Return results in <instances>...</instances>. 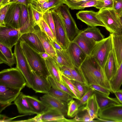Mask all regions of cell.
Listing matches in <instances>:
<instances>
[{"label":"cell","mask_w":122,"mask_h":122,"mask_svg":"<svg viewBox=\"0 0 122 122\" xmlns=\"http://www.w3.org/2000/svg\"><path fill=\"white\" fill-rule=\"evenodd\" d=\"M113 0H98L95 7L100 10L102 9L113 8Z\"/></svg>","instance_id":"ab89813d"},{"label":"cell","mask_w":122,"mask_h":122,"mask_svg":"<svg viewBox=\"0 0 122 122\" xmlns=\"http://www.w3.org/2000/svg\"><path fill=\"white\" fill-rule=\"evenodd\" d=\"M53 97L66 103L73 98L67 93L51 87L48 93Z\"/></svg>","instance_id":"d6a6232c"},{"label":"cell","mask_w":122,"mask_h":122,"mask_svg":"<svg viewBox=\"0 0 122 122\" xmlns=\"http://www.w3.org/2000/svg\"><path fill=\"white\" fill-rule=\"evenodd\" d=\"M26 115H24L21 116H17L16 117L13 118H9L6 116L3 115H0V122H12V120H13L14 119L17 117H20L21 116H25Z\"/></svg>","instance_id":"db71d44e"},{"label":"cell","mask_w":122,"mask_h":122,"mask_svg":"<svg viewBox=\"0 0 122 122\" xmlns=\"http://www.w3.org/2000/svg\"><path fill=\"white\" fill-rule=\"evenodd\" d=\"M51 44L54 48L56 49L61 50L63 49L55 41L50 40Z\"/></svg>","instance_id":"9f6ffc18"},{"label":"cell","mask_w":122,"mask_h":122,"mask_svg":"<svg viewBox=\"0 0 122 122\" xmlns=\"http://www.w3.org/2000/svg\"><path fill=\"white\" fill-rule=\"evenodd\" d=\"M32 33L38 36L46 52L56 60L57 56L56 50L53 47L50 40L46 34L42 31L37 25L35 27Z\"/></svg>","instance_id":"d6986e66"},{"label":"cell","mask_w":122,"mask_h":122,"mask_svg":"<svg viewBox=\"0 0 122 122\" xmlns=\"http://www.w3.org/2000/svg\"><path fill=\"white\" fill-rule=\"evenodd\" d=\"M19 44L30 68L37 74L47 79L50 74L45 61L38 52L20 39Z\"/></svg>","instance_id":"7a4b0ae2"},{"label":"cell","mask_w":122,"mask_h":122,"mask_svg":"<svg viewBox=\"0 0 122 122\" xmlns=\"http://www.w3.org/2000/svg\"><path fill=\"white\" fill-rule=\"evenodd\" d=\"M79 34L95 42L105 38L100 30L96 27H88L80 30Z\"/></svg>","instance_id":"4316f807"},{"label":"cell","mask_w":122,"mask_h":122,"mask_svg":"<svg viewBox=\"0 0 122 122\" xmlns=\"http://www.w3.org/2000/svg\"><path fill=\"white\" fill-rule=\"evenodd\" d=\"M14 102L19 113L26 115L35 114L22 92H20Z\"/></svg>","instance_id":"7402d4cb"},{"label":"cell","mask_w":122,"mask_h":122,"mask_svg":"<svg viewBox=\"0 0 122 122\" xmlns=\"http://www.w3.org/2000/svg\"><path fill=\"white\" fill-rule=\"evenodd\" d=\"M38 53L41 57L45 60L50 56L46 52H38Z\"/></svg>","instance_id":"6f0895ef"},{"label":"cell","mask_w":122,"mask_h":122,"mask_svg":"<svg viewBox=\"0 0 122 122\" xmlns=\"http://www.w3.org/2000/svg\"><path fill=\"white\" fill-rule=\"evenodd\" d=\"M98 117L113 122H122V104L115 105L99 110Z\"/></svg>","instance_id":"8fae6325"},{"label":"cell","mask_w":122,"mask_h":122,"mask_svg":"<svg viewBox=\"0 0 122 122\" xmlns=\"http://www.w3.org/2000/svg\"><path fill=\"white\" fill-rule=\"evenodd\" d=\"M113 8L120 17L122 15V0H113Z\"/></svg>","instance_id":"7dc6e473"},{"label":"cell","mask_w":122,"mask_h":122,"mask_svg":"<svg viewBox=\"0 0 122 122\" xmlns=\"http://www.w3.org/2000/svg\"><path fill=\"white\" fill-rule=\"evenodd\" d=\"M113 93L119 102L122 104V89H120L117 90L114 92Z\"/></svg>","instance_id":"11a10c76"},{"label":"cell","mask_w":122,"mask_h":122,"mask_svg":"<svg viewBox=\"0 0 122 122\" xmlns=\"http://www.w3.org/2000/svg\"><path fill=\"white\" fill-rule=\"evenodd\" d=\"M47 79L51 87L55 89L66 92L73 98L77 99L74 94L65 83L63 84L58 82L50 75L48 77Z\"/></svg>","instance_id":"4dcf8cb0"},{"label":"cell","mask_w":122,"mask_h":122,"mask_svg":"<svg viewBox=\"0 0 122 122\" xmlns=\"http://www.w3.org/2000/svg\"><path fill=\"white\" fill-rule=\"evenodd\" d=\"M28 7L33 24L35 27L38 25L43 18L44 14L37 11L29 3Z\"/></svg>","instance_id":"836d02e7"},{"label":"cell","mask_w":122,"mask_h":122,"mask_svg":"<svg viewBox=\"0 0 122 122\" xmlns=\"http://www.w3.org/2000/svg\"><path fill=\"white\" fill-rule=\"evenodd\" d=\"M40 98L49 109L56 111L64 116L67 114L66 103L53 97L48 93L45 94Z\"/></svg>","instance_id":"e0dca14e"},{"label":"cell","mask_w":122,"mask_h":122,"mask_svg":"<svg viewBox=\"0 0 122 122\" xmlns=\"http://www.w3.org/2000/svg\"><path fill=\"white\" fill-rule=\"evenodd\" d=\"M0 84L22 89L26 86L25 79L16 67L4 69L0 72Z\"/></svg>","instance_id":"277c9868"},{"label":"cell","mask_w":122,"mask_h":122,"mask_svg":"<svg viewBox=\"0 0 122 122\" xmlns=\"http://www.w3.org/2000/svg\"><path fill=\"white\" fill-rule=\"evenodd\" d=\"M79 71L87 86L91 84L99 85L113 93L110 81L103 69L91 56H87Z\"/></svg>","instance_id":"6da1fadb"},{"label":"cell","mask_w":122,"mask_h":122,"mask_svg":"<svg viewBox=\"0 0 122 122\" xmlns=\"http://www.w3.org/2000/svg\"><path fill=\"white\" fill-rule=\"evenodd\" d=\"M61 77L64 83L74 94L77 98V99L79 100L81 98L80 94L71 81L68 79L61 73Z\"/></svg>","instance_id":"74e56055"},{"label":"cell","mask_w":122,"mask_h":122,"mask_svg":"<svg viewBox=\"0 0 122 122\" xmlns=\"http://www.w3.org/2000/svg\"><path fill=\"white\" fill-rule=\"evenodd\" d=\"M97 12L92 10L80 11L76 14L78 19L91 27L105 25L97 15Z\"/></svg>","instance_id":"9a60e30c"},{"label":"cell","mask_w":122,"mask_h":122,"mask_svg":"<svg viewBox=\"0 0 122 122\" xmlns=\"http://www.w3.org/2000/svg\"><path fill=\"white\" fill-rule=\"evenodd\" d=\"M64 116L55 110L49 109L43 113L38 115L33 118L35 122H75L74 119H66Z\"/></svg>","instance_id":"5bb4252c"},{"label":"cell","mask_w":122,"mask_h":122,"mask_svg":"<svg viewBox=\"0 0 122 122\" xmlns=\"http://www.w3.org/2000/svg\"><path fill=\"white\" fill-rule=\"evenodd\" d=\"M94 93V90L88 87V89L83 96L79 100L78 103L79 107L81 106L86 104L88 100Z\"/></svg>","instance_id":"7bdbcfd3"},{"label":"cell","mask_w":122,"mask_h":122,"mask_svg":"<svg viewBox=\"0 0 122 122\" xmlns=\"http://www.w3.org/2000/svg\"><path fill=\"white\" fill-rule=\"evenodd\" d=\"M22 35L19 29L0 27V43L11 49L18 43Z\"/></svg>","instance_id":"9c48e42d"},{"label":"cell","mask_w":122,"mask_h":122,"mask_svg":"<svg viewBox=\"0 0 122 122\" xmlns=\"http://www.w3.org/2000/svg\"><path fill=\"white\" fill-rule=\"evenodd\" d=\"M93 0H65V4L71 10H79V6L84 3Z\"/></svg>","instance_id":"f35d334b"},{"label":"cell","mask_w":122,"mask_h":122,"mask_svg":"<svg viewBox=\"0 0 122 122\" xmlns=\"http://www.w3.org/2000/svg\"><path fill=\"white\" fill-rule=\"evenodd\" d=\"M10 4H8L0 8V27H6L4 20Z\"/></svg>","instance_id":"ee69618b"},{"label":"cell","mask_w":122,"mask_h":122,"mask_svg":"<svg viewBox=\"0 0 122 122\" xmlns=\"http://www.w3.org/2000/svg\"><path fill=\"white\" fill-rule=\"evenodd\" d=\"M68 67L71 72L74 80L86 86L84 80L79 72V69L74 66L72 67Z\"/></svg>","instance_id":"60d3db41"},{"label":"cell","mask_w":122,"mask_h":122,"mask_svg":"<svg viewBox=\"0 0 122 122\" xmlns=\"http://www.w3.org/2000/svg\"><path fill=\"white\" fill-rule=\"evenodd\" d=\"M65 0H38L30 3L34 8L43 14L49 10L57 8L65 4Z\"/></svg>","instance_id":"ac0fdd59"},{"label":"cell","mask_w":122,"mask_h":122,"mask_svg":"<svg viewBox=\"0 0 122 122\" xmlns=\"http://www.w3.org/2000/svg\"><path fill=\"white\" fill-rule=\"evenodd\" d=\"M37 25L42 31L46 34L50 40L56 41L55 38L51 30L43 18Z\"/></svg>","instance_id":"8d00e7d4"},{"label":"cell","mask_w":122,"mask_h":122,"mask_svg":"<svg viewBox=\"0 0 122 122\" xmlns=\"http://www.w3.org/2000/svg\"><path fill=\"white\" fill-rule=\"evenodd\" d=\"M45 61L50 75L58 82L64 84L61 77L60 67L56 61L50 56Z\"/></svg>","instance_id":"603a6c76"},{"label":"cell","mask_w":122,"mask_h":122,"mask_svg":"<svg viewBox=\"0 0 122 122\" xmlns=\"http://www.w3.org/2000/svg\"><path fill=\"white\" fill-rule=\"evenodd\" d=\"M110 82L113 92L120 89L122 85V61L114 77Z\"/></svg>","instance_id":"1f68e13d"},{"label":"cell","mask_w":122,"mask_h":122,"mask_svg":"<svg viewBox=\"0 0 122 122\" xmlns=\"http://www.w3.org/2000/svg\"><path fill=\"white\" fill-rule=\"evenodd\" d=\"M99 107L96 94L94 93L88 100L85 106L82 109V111H86L92 119H97L98 117Z\"/></svg>","instance_id":"d4e9b609"},{"label":"cell","mask_w":122,"mask_h":122,"mask_svg":"<svg viewBox=\"0 0 122 122\" xmlns=\"http://www.w3.org/2000/svg\"><path fill=\"white\" fill-rule=\"evenodd\" d=\"M61 73L71 80H74L70 70L68 67L62 66L60 67Z\"/></svg>","instance_id":"f907efd6"},{"label":"cell","mask_w":122,"mask_h":122,"mask_svg":"<svg viewBox=\"0 0 122 122\" xmlns=\"http://www.w3.org/2000/svg\"><path fill=\"white\" fill-rule=\"evenodd\" d=\"M118 67L112 49L109 54L103 68L105 73L110 81L115 76Z\"/></svg>","instance_id":"44dd1931"},{"label":"cell","mask_w":122,"mask_h":122,"mask_svg":"<svg viewBox=\"0 0 122 122\" xmlns=\"http://www.w3.org/2000/svg\"><path fill=\"white\" fill-rule=\"evenodd\" d=\"M112 36L95 44L90 56L93 58L101 67L103 68L110 51L112 49Z\"/></svg>","instance_id":"5b68a950"},{"label":"cell","mask_w":122,"mask_h":122,"mask_svg":"<svg viewBox=\"0 0 122 122\" xmlns=\"http://www.w3.org/2000/svg\"><path fill=\"white\" fill-rule=\"evenodd\" d=\"M3 0H0V3H1L2 1Z\"/></svg>","instance_id":"6125c7cd"},{"label":"cell","mask_w":122,"mask_h":122,"mask_svg":"<svg viewBox=\"0 0 122 122\" xmlns=\"http://www.w3.org/2000/svg\"><path fill=\"white\" fill-rule=\"evenodd\" d=\"M78 103L73 98L67 103V115L73 117L77 114L79 107Z\"/></svg>","instance_id":"e575fe53"},{"label":"cell","mask_w":122,"mask_h":122,"mask_svg":"<svg viewBox=\"0 0 122 122\" xmlns=\"http://www.w3.org/2000/svg\"><path fill=\"white\" fill-rule=\"evenodd\" d=\"M94 93L96 95L99 110L103 109L113 105L120 104L116 98L110 97L109 96L95 90L94 91Z\"/></svg>","instance_id":"484cf974"},{"label":"cell","mask_w":122,"mask_h":122,"mask_svg":"<svg viewBox=\"0 0 122 122\" xmlns=\"http://www.w3.org/2000/svg\"><path fill=\"white\" fill-rule=\"evenodd\" d=\"M67 50L73 66L79 69L87 55L73 41L70 42Z\"/></svg>","instance_id":"7c38bea8"},{"label":"cell","mask_w":122,"mask_h":122,"mask_svg":"<svg viewBox=\"0 0 122 122\" xmlns=\"http://www.w3.org/2000/svg\"><path fill=\"white\" fill-rule=\"evenodd\" d=\"M97 15L106 29L111 34L122 33V25L120 18L113 8L99 10Z\"/></svg>","instance_id":"3957f363"},{"label":"cell","mask_w":122,"mask_h":122,"mask_svg":"<svg viewBox=\"0 0 122 122\" xmlns=\"http://www.w3.org/2000/svg\"><path fill=\"white\" fill-rule=\"evenodd\" d=\"M22 89L6 86L0 84V112L11 104Z\"/></svg>","instance_id":"30bf717a"},{"label":"cell","mask_w":122,"mask_h":122,"mask_svg":"<svg viewBox=\"0 0 122 122\" xmlns=\"http://www.w3.org/2000/svg\"><path fill=\"white\" fill-rule=\"evenodd\" d=\"M73 41L76 43L87 56L90 55L96 42L79 34Z\"/></svg>","instance_id":"f1b7e54d"},{"label":"cell","mask_w":122,"mask_h":122,"mask_svg":"<svg viewBox=\"0 0 122 122\" xmlns=\"http://www.w3.org/2000/svg\"><path fill=\"white\" fill-rule=\"evenodd\" d=\"M16 63V67L22 73L26 80L27 87L32 89V81L29 64L18 43L15 46L14 53Z\"/></svg>","instance_id":"52a82bcc"},{"label":"cell","mask_w":122,"mask_h":122,"mask_svg":"<svg viewBox=\"0 0 122 122\" xmlns=\"http://www.w3.org/2000/svg\"><path fill=\"white\" fill-rule=\"evenodd\" d=\"M25 97L37 115L42 114L49 109L42 101L36 98L25 95Z\"/></svg>","instance_id":"83f0119b"},{"label":"cell","mask_w":122,"mask_h":122,"mask_svg":"<svg viewBox=\"0 0 122 122\" xmlns=\"http://www.w3.org/2000/svg\"><path fill=\"white\" fill-rule=\"evenodd\" d=\"M111 34L113 50L119 67L122 61V34L119 35L113 33Z\"/></svg>","instance_id":"cb8c5ba5"},{"label":"cell","mask_w":122,"mask_h":122,"mask_svg":"<svg viewBox=\"0 0 122 122\" xmlns=\"http://www.w3.org/2000/svg\"><path fill=\"white\" fill-rule=\"evenodd\" d=\"M0 63H4L11 68L14 64L16 63V59L14 55V56L11 58H9L5 57L3 54L0 52Z\"/></svg>","instance_id":"b9f144b4"},{"label":"cell","mask_w":122,"mask_h":122,"mask_svg":"<svg viewBox=\"0 0 122 122\" xmlns=\"http://www.w3.org/2000/svg\"><path fill=\"white\" fill-rule=\"evenodd\" d=\"M55 50L57 56L56 60L60 67L62 66L72 67L74 66L67 49H63L61 50Z\"/></svg>","instance_id":"f546056e"},{"label":"cell","mask_w":122,"mask_h":122,"mask_svg":"<svg viewBox=\"0 0 122 122\" xmlns=\"http://www.w3.org/2000/svg\"><path fill=\"white\" fill-rule=\"evenodd\" d=\"M69 8L66 5L63 4L56 9L62 18L68 38L70 41H72L79 34L80 30L78 28Z\"/></svg>","instance_id":"8992f818"},{"label":"cell","mask_w":122,"mask_h":122,"mask_svg":"<svg viewBox=\"0 0 122 122\" xmlns=\"http://www.w3.org/2000/svg\"><path fill=\"white\" fill-rule=\"evenodd\" d=\"M30 67L33 83L32 89L36 93H48L51 87L47 79L37 74Z\"/></svg>","instance_id":"2e32d148"},{"label":"cell","mask_w":122,"mask_h":122,"mask_svg":"<svg viewBox=\"0 0 122 122\" xmlns=\"http://www.w3.org/2000/svg\"><path fill=\"white\" fill-rule=\"evenodd\" d=\"M10 0H3L2 2L0 3V8L3 7L7 5L10 2Z\"/></svg>","instance_id":"680465c9"},{"label":"cell","mask_w":122,"mask_h":122,"mask_svg":"<svg viewBox=\"0 0 122 122\" xmlns=\"http://www.w3.org/2000/svg\"><path fill=\"white\" fill-rule=\"evenodd\" d=\"M120 18L121 24L122 25V15L120 17Z\"/></svg>","instance_id":"91938a15"},{"label":"cell","mask_w":122,"mask_h":122,"mask_svg":"<svg viewBox=\"0 0 122 122\" xmlns=\"http://www.w3.org/2000/svg\"><path fill=\"white\" fill-rule=\"evenodd\" d=\"M0 51L6 57L11 58L14 56L12 52V49L0 43Z\"/></svg>","instance_id":"bcb514c9"},{"label":"cell","mask_w":122,"mask_h":122,"mask_svg":"<svg viewBox=\"0 0 122 122\" xmlns=\"http://www.w3.org/2000/svg\"><path fill=\"white\" fill-rule=\"evenodd\" d=\"M20 40L38 52H46L38 36L33 33H28L22 35Z\"/></svg>","instance_id":"ffe728a7"},{"label":"cell","mask_w":122,"mask_h":122,"mask_svg":"<svg viewBox=\"0 0 122 122\" xmlns=\"http://www.w3.org/2000/svg\"><path fill=\"white\" fill-rule=\"evenodd\" d=\"M29 1V2L30 3L33 1H36L38 0H28Z\"/></svg>","instance_id":"94428289"},{"label":"cell","mask_w":122,"mask_h":122,"mask_svg":"<svg viewBox=\"0 0 122 122\" xmlns=\"http://www.w3.org/2000/svg\"><path fill=\"white\" fill-rule=\"evenodd\" d=\"M79 92L81 98L87 90L88 87L86 85L75 80H71Z\"/></svg>","instance_id":"f6af8a7d"},{"label":"cell","mask_w":122,"mask_h":122,"mask_svg":"<svg viewBox=\"0 0 122 122\" xmlns=\"http://www.w3.org/2000/svg\"><path fill=\"white\" fill-rule=\"evenodd\" d=\"M29 3L28 0H10V2L8 4L15 3L23 4L28 6Z\"/></svg>","instance_id":"f5cc1de1"},{"label":"cell","mask_w":122,"mask_h":122,"mask_svg":"<svg viewBox=\"0 0 122 122\" xmlns=\"http://www.w3.org/2000/svg\"><path fill=\"white\" fill-rule=\"evenodd\" d=\"M87 87L94 91L99 92L108 96H109L110 92L108 90L104 87L99 85L95 84H91Z\"/></svg>","instance_id":"c3c4849f"},{"label":"cell","mask_w":122,"mask_h":122,"mask_svg":"<svg viewBox=\"0 0 122 122\" xmlns=\"http://www.w3.org/2000/svg\"><path fill=\"white\" fill-rule=\"evenodd\" d=\"M97 0H93L86 2L79 6V10L84 9L86 8L91 7H95L97 4Z\"/></svg>","instance_id":"816d5d0a"},{"label":"cell","mask_w":122,"mask_h":122,"mask_svg":"<svg viewBox=\"0 0 122 122\" xmlns=\"http://www.w3.org/2000/svg\"><path fill=\"white\" fill-rule=\"evenodd\" d=\"M20 11L19 4H10L4 20L6 27L19 29Z\"/></svg>","instance_id":"4fadbf2b"},{"label":"cell","mask_w":122,"mask_h":122,"mask_svg":"<svg viewBox=\"0 0 122 122\" xmlns=\"http://www.w3.org/2000/svg\"><path fill=\"white\" fill-rule=\"evenodd\" d=\"M51 10L55 24L56 41L63 49H67L70 41L62 18L56 8Z\"/></svg>","instance_id":"ba28073f"},{"label":"cell","mask_w":122,"mask_h":122,"mask_svg":"<svg viewBox=\"0 0 122 122\" xmlns=\"http://www.w3.org/2000/svg\"><path fill=\"white\" fill-rule=\"evenodd\" d=\"M43 19L51 30L54 36L56 41V34L54 22L51 10H49L44 14Z\"/></svg>","instance_id":"d590c367"},{"label":"cell","mask_w":122,"mask_h":122,"mask_svg":"<svg viewBox=\"0 0 122 122\" xmlns=\"http://www.w3.org/2000/svg\"><path fill=\"white\" fill-rule=\"evenodd\" d=\"M74 119L76 122H99L97 120H92L88 113L87 112L81 117L80 118L76 116Z\"/></svg>","instance_id":"681fc988"}]
</instances>
